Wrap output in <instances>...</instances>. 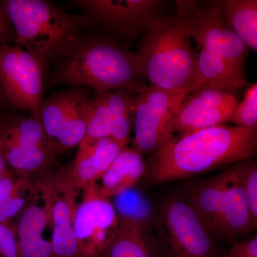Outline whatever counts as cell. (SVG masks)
<instances>
[{
    "label": "cell",
    "instance_id": "cell-1",
    "mask_svg": "<svg viewBox=\"0 0 257 257\" xmlns=\"http://www.w3.org/2000/svg\"><path fill=\"white\" fill-rule=\"evenodd\" d=\"M256 149V128L226 124L179 134L145 161L143 181L156 186L187 179L249 160Z\"/></svg>",
    "mask_w": 257,
    "mask_h": 257
},
{
    "label": "cell",
    "instance_id": "cell-2",
    "mask_svg": "<svg viewBox=\"0 0 257 257\" xmlns=\"http://www.w3.org/2000/svg\"><path fill=\"white\" fill-rule=\"evenodd\" d=\"M49 87L87 86L96 94L126 90L141 94L148 87L136 52L110 40L81 35L57 59Z\"/></svg>",
    "mask_w": 257,
    "mask_h": 257
},
{
    "label": "cell",
    "instance_id": "cell-3",
    "mask_svg": "<svg viewBox=\"0 0 257 257\" xmlns=\"http://www.w3.org/2000/svg\"><path fill=\"white\" fill-rule=\"evenodd\" d=\"M136 54L143 77L150 85L185 94L199 86L197 56L190 37L175 15L152 20Z\"/></svg>",
    "mask_w": 257,
    "mask_h": 257
},
{
    "label": "cell",
    "instance_id": "cell-4",
    "mask_svg": "<svg viewBox=\"0 0 257 257\" xmlns=\"http://www.w3.org/2000/svg\"><path fill=\"white\" fill-rule=\"evenodd\" d=\"M0 3L14 29L15 45L33 55L44 68L64 53L90 22L84 14H72L45 0Z\"/></svg>",
    "mask_w": 257,
    "mask_h": 257
},
{
    "label": "cell",
    "instance_id": "cell-5",
    "mask_svg": "<svg viewBox=\"0 0 257 257\" xmlns=\"http://www.w3.org/2000/svg\"><path fill=\"white\" fill-rule=\"evenodd\" d=\"M175 15L197 46L219 54L235 69L244 74L247 47L223 16L220 1H177Z\"/></svg>",
    "mask_w": 257,
    "mask_h": 257
},
{
    "label": "cell",
    "instance_id": "cell-6",
    "mask_svg": "<svg viewBox=\"0 0 257 257\" xmlns=\"http://www.w3.org/2000/svg\"><path fill=\"white\" fill-rule=\"evenodd\" d=\"M170 257H213L214 245L202 222L182 196L166 199L155 223Z\"/></svg>",
    "mask_w": 257,
    "mask_h": 257
},
{
    "label": "cell",
    "instance_id": "cell-7",
    "mask_svg": "<svg viewBox=\"0 0 257 257\" xmlns=\"http://www.w3.org/2000/svg\"><path fill=\"white\" fill-rule=\"evenodd\" d=\"M89 97L79 88L53 93L44 100L40 120L56 155L79 147L87 133Z\"/></svg>",
    "mask_w": 257,
    "mask_h": 257
},
{
    "label": "cell",
    "instance_id": "cell-8",
    "mask_svg": "<svg viewBox=\"0 0 257 257\" xmlns=\"http://www.w3.org/2000/svg\"><path fill=\"white\" fill-rule=\"evenodd\" d=\"M44 72L40 61L16 45L0 46V83L9 104L40 119L44 101Z\"/></svg>",
    "mask_w": 257,
    "mask_h": 257
},
{
    "label": "cell",
    "instance_id": "cell-9",
    "mask_svg": "<svg viewBox=\"0 0 257 257\" xmlns=\"http://www.w3.org/2000/svg\"><path fill=\"white\" fill-rule=\"evenodd\" d=\"M82 192L74 220L77 257H100L119 231L117 216L98 183L89 184Z\"/></svg>",
    "mask_w": 257,
    "mask_h": 257
},
{
    "label": "cell",
    "instance_id": "cell-10",
    "mask_svg": "<svg viewBox=\"0 0 257 257\" xmlns=\"http://www.w3.org/2000/svg\"><path fill=\"white\" fill-rule=\"evenodd\" d=\"M186 94L151 85L139 94L134 116V148L143 155H153L173 139L167 133V126Z\"/></svg>",
    "mask_w": 257,
    "mask_h": 257
},
{
    "label": "cell",
    "instance_id": "cell-11",
    "mask_svg": "<svg viewBox=\"0 0 257 257\" xmlns=\"http://www.w3.org/2000/svg\"><path fill=\"white\" fill-rule=\"evenodd\" d=\"M70 3L82 10L89 21L125 42L138 39L148 24L160 16L165 5L162 0H74Z\"/></svg>",
    "mask_w": 257,
    "mask_h": 257
},
{
    "label": "cell",
    "instance_id": "cell-12",
    "mask_svg": "<svg viewBox=\"0 0 257 257\" xmlns=\"http://www.w3.org/2000/svg\"><path fill=\"white\" fill-rule=\"evenodd\" d=\"M238 101L234 94L221 89L199 85L184 95L167 126V133L202 130L230 123Z\"/></svg>",
    "mask_w": 257,
    "mask_h": 257
},
{
    "label": "cell",
    "instance_id": "cell-13",
    "mask_svg": "<svg viewBox=\"0 0 257 257\" xmlns=\"http://www.w3.org/2000/svg\"><path fill=\"white\" fill-rule=\"evenodd\" d=\"M138 95L126 90L96 94L89 103L87 133L82 143L111 138L128 145Z\"/></svg>",
    "mask_w": 257,
    "mask_h": 257
},
{
    "label": "cell",
    "instance_id": "cell-14",
    "mask_svg": "<svg viewBox=\"0 0 257 257\" xmlns=\"http://www.w3.org/2000/svg\"><path fill=\"white\" fill-rule=\"evenodd\" d=\"M52 254L51 257H77L74 220L79 191L74 186L69 169L49 175Z\"/></svg>",
    "mask_w": 257,
    "mask_h": 257
},
{
    "label": "cell",
    "instance_id": "cell-15",
    "mask_svg": "<svg viewBox=\"0 0 257 257\" xmlns=\"http://www.w3.org/2000/svg\"><path fill=\"white\" fill-rule=\"evenodd\" d=\"M48 174L39 178L36 192L18 216L17 237L22 257H51L52 244L45 238L50 226L51 204Z\"/></svg>",
    "mask_w": 257,
    "mask_h": 257
},
{
    "label": "cell",
    "instance_id": "cell-16",
    "mask_svg": "<svg viewBox=\"0 0 257 257\" xmlns=\"http://www.w3.org/2000/svg\"><path fill=\"white\" fill-rule=\"evenodd\" d=\"M128 145L104 138L81 143L73 164L69 167L74 186L79 191L98 183L121 150Z\"/></svg>",
    "mask_w": 257,
    "mask_h": 257
},
{
    "label": "cell",
    "instance_id": "cell-17",
    "mask_svg": "<svg viewBox=\"0 0 257 257\" xmlns=\"http://www.w3.org/2000/svg\"><path fill=\"white\" fill-rule=\"evenodd\" d=\"M224 174L226 191L219 224V237L231 239L256 229L257 220L251 213L240 180L237 162L224 170Z\"/></svg>",
    "mask_w": 257,
    "mask_h": 257
},
{
    "label": "cell",
    "instance_id": "cell-18",
    "mask_svg": "<svg viewBox=\"0 0 257 257\" xmlns=\"http://www.w3.org/2000/svg\"><path fill=\"white\" fill-rule=\"evenodd\" d=\"M226 191L224 172L189 186L185 197L211 238L219 237Z\"/></svg>",
    "mask_w": 257,
    "mask_h": 257
},
{
    "label": "cell",
    "instance_id": "cell-19",
    "mask_svg": "<svg viewBox=\"0 0 257 257\" xmlns=\"http://www.w3.org/2000/svg\"><path fill=\"white\" fill-rule=\"evenodd\" d=\"M146 162L143 155L134 147L126 146L116 157L100 179L99 189L110 198L133 187L143 180Z\"/></svg>",
    "mask_w": 257,
    "mask_h": 257
},
{
    "label": "cell",
    "instance_id": "cell-20",
    "mask_svg": "<svg viewBox=\"0 0 257 257\" xmlns=\"http://www.w3.org/2000/svg\"><path fill=\"white\" fill-rule=\"evenodd\" d=\"M197 72L199 85L221 89L234 94L247 85L244 74L240 73L230 65L219 54L207 48L198 46Z\"/></svg>",
    "mask_w": 257,
    "mask_h": 257
},
{
    "label": "cell",
    "instance_id": "cell-21",
    "mask_svg": "<svg viewBox=\"0 0 257 257\" xmlns=\"http://www.w3.org/2000/svg\"><path fill=\"white\" fill-rule=\"evenodd\" d=\"M5 162L17 175H43L56 164V155L49 146L20 145L1 140Z\"/></svg>",
    "mask_w": 257,
    "mask_h": 257
},
{
    "label": "cell",
    "instance_id": "cell-22",
    "mask_svg": "<svg viewBox=\"0 0 257 257\" xmlns=\"http://www.w3.org/2000/svg\"><path fill=\"white\" fill-rule=\"evenodd\" d=\"M110 200L119 224L137 225L150 234L156 211L142 189L133 187L110 198Z\"/></svg>",
    "mask_w": 257,
    "mask_h": 257
},
{
    "label": "cell",
    "instance_id": "cell-23",
    "mask_svg": "<svg viewBox=\"0 0 257 257\" xmlns=\"http://www.w3.org/2000/svg\"><path fill=\"white\" fill-rule=\"evenodd\" d=\"M226 23L247 48L257 50L256 0H221Z\"/></svg>",
    "mask_w": 257,
    "mask_h": 257
},
{
    "label": "cell",
    "instance_id": "cell-24",
    "mask_svg": "<svg viewBox=\"0 0 257 257\" xmlns=\"http://www.w3.org/2000/svg\"><path fill=\"white\" fill-rule=\"evenodd\" d=\"M101 256L155 257L149 234L137 225L127 224H119L117 234Z\"/></svg>",
    "mask_w": 257,
    "mask_h": 257
},
{
    "label": "cell",
    "instance_id": "cell-25",
    "mask_svg": "<svg viewBox=\"0 0 257 257\" xmlns=\"http://www.w3.org/2000/svg\"><path fill=\"white\" fill-rule=\"evenodd\" d=\"M0 139L20 145L50 147L41 121L31 115L0 120Z\"/></svg>",
    "mask_w": 257,
    "mask_h": 257
},
{
    "label": "cell",
    "instance_id": "cell-26",
    "mask_svg": "<svg viewBox=\"0 0 257 257\" xmlns=\"http://www.w3.org/2000/svg\"><path fill=\"white\" fill-rule=\"evenodd\" d=\"M38 180L34 176L18 175L13 192L0 207V224L10 226L18 219L35 195Z\"/></svg>",
    "mask_w": 257,
    "mask_h": 257
},
{
    "label": "cell",
    "instance_id": "cell-27",
    "mask_svg": "<svg viewBox=\"0 0 257 257\" xmlns=\"http://www.w3.org/2000/svg\"><path fill=\"white\" fill-rule=\"evenodd\" d=\"M230 123L234 126L256 128L257 84H251L246 89L242 101L238 102L231 116Z\"/></svg>",
    "mask_w": 257,
    "mask_h": 257
},
{
    "label": "cell",
    "instance_id": "cell-28",
    "mask_svg": "<svg viewBox=\"0 0 257 257\" xmlns=\"http://www.w3.org/2000/svg\"><path fill=\"white\" fill-rule=\"evenodd\" d=\"M238 172L250 209L257 220V165L249 160L237 162Z\"/></svg>",
    "mask_w": 257,
    "mask_h": 257
},
{
    "label": "cell",
    "instance_id": "cell-29",
    "mask_svg": "<svg viewBox=\"0 0 257 257\" xmlns=\"http://www.w3.org/2000/svg\"><path fill=\"white\" fill-rule=\"evenodd\" d=\"M0 257H22L14 224H0Z\"/></svg>",
    "mask_w": 257,
    "mask_h": 257
},
{
    "label": "cell",
    "instance_id": "cell-30",
    "mask_svg": "<svg viewBox=\"0 0 257 257\" xmlns=\"http://www.w3.org/2000/svg\"><path fill=\"white\" fill-rule=\"evenodd\" d=\"M226 257H257L256 235L246 241H234Z\"/></svg>",
    "mask_w": 257,
    "mask_h": 257
},
{
    "label": "cell",
    "instance_id": "cell-31",
    "mask_svg": "<svg viewBox=\"0 0 257 257\" xmlns=\"http://www.w3.org/2000/svg\"><path fill=\"white\" fill-rule=\"evenodd\" d=\"M15 45V33L13 25L0 3V46Z\"/></svg>",
    "mask_w": 257,
    "mask_h": 257
},
{
    "label": "cell",
    "instance_id": "cell-32",
    "mask_svg": "<svg viewBox=\"0 0 257 257\" xmlns=\"http://www.w3.org/2000/svg\"><path fill=\"white\" fill-rule=\"evenodd\" d=\"M17 177L18 175L8 168L0 179V207L6 202L13 192Z\"/></svg>",
    "mask_w": 257,
    "mask_h": 257
},
{
    "label": "cell",
    "instance_id": "cell-33",
    "mask_svg": "<svg viewBox=\"0 0 257 257\" xmlns=\"http://www.w3.org/2000/svg\"><path fill=\"white\" fill-rule=\"evenodd\" d=\"M8 170V167L5 162L4 155H3V145L0 141V179Z\"/></svg>",
    "mask_w": 257,
    "mask_h": 257
},
{
    "label": "cell",
    "instance_id": "cell-34",
    "mask_svg": "<svg viewBox=\"0 0 257 257\" xmlns=\"http://www.w3.org/2000/svg\"><path fill=\"white\" fill-rule=\"evenodd\" d=\"M7 104H8V101L7 100L6 96H5L3 87H2L1 83H0V110L3 109Z\"/></svg>",
    "mask_w": 257,
    "mask_h": 257
}]
</instances>
